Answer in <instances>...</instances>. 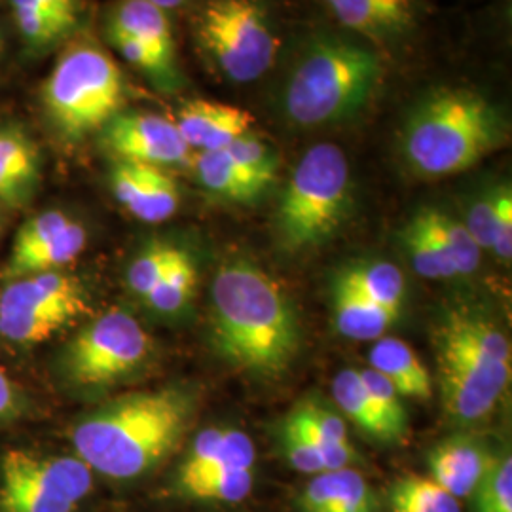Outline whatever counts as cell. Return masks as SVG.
Here are the masks:
<instances>
[{"mask_svg": "<svg viewBox=\"0 0 512 512\" xmlns=\"http://www.w3.org/2000/svg\"><path fill=\"white\" fill-rule=\"evenodd\" d=\"M211 342L234 368L262 378L281 376L300 349L291 298L255 264H224L211 285Z\"/></svg>", "mask_w": 512, "mask_h": 512, "instance_id": "1", "label": "cell"}, {"mask_svg": "<svg viewBox=\"0 0 512 512\" xmlns=\"http://www.w3.org/2000/svg\"><path fill=\"white\" fill-rule=\"evenodd\" d=\"M194 414V399L179 387L139 391L97 408L73 427L76 456L93 473L133 480L177 448Z\"/></svg>", "mask_w": 512, "mask_h": 512, "instance_id": "2", "label": "cell"}, {"mask_svg": "<svg viewBox=\"0 0 512 512\" xmlns=\"http://www.w3.org/2000/svg\"><path fill=\"white\" fill-rule=\"evenodd\" d=\"M503 139L505 120L492 101L467 88H440L408 116L404 160L421 177H448L471 169Z\"/></svg>", "mask_w": 512, "mask_h": 512, "instance_id": "3", "label": "cell"}, {"mask_svg": "<svg viewBox=\"0 0 512 512\" xmlns=\"http://www.w3.org/2000/svg\"><path fill=\"white\" fill-rule=\"evenodd\" d=\"M382 74V57L365 44L332 35L317 37L285 82V116L300 128L346 122L370 103Z\"/></svg>", "mask_w": 512, "mask_h": 512, "instance_id": "4", "label": "cell"}, {"mask_svg": "<svg viewBox=\"0 0 512 512\" xmlns=\"http://www.w3.org/2000/svg\"><path fill=\"white\" fill-rule=\"evenodd\" d=\"M126 78L116 61L93 42H78L57 59L42 86L46 124L63 143H80L99 133L124 110Z\"/></svg>", "mask_w": 512, "mask_h": 512, "instance_id": "5", "label": "cell"}, {"mask_svg": "<svg viewBox=\"0 0 512 512\" xmlns=\"http://www.w3.org/2000/svg\"><path fill=\"white\" fill-rule=\"evenodd\" d=\"M351 188L342 148L311 147L294 167L275 211L279 245L287 253H304L327 243L348 219Z\"/></svg>", "mask_w": 512, "mask_h": 512, "instance_id": "6", "label": "cell"}, {"mask_svg": "<svg viewBox=\"0 0 512 512\" xmlns=\"http://www.w3.org/2000/svg\"><path fill=\"white\" fill-rule=\"evenodd\" d=\"M203 52L228 80L255 82L274 65L279 40L258 0H211L196 27Z\"/></svg>", "mask_w": 512, "mask_h": 512, "instance_id": "7", "label": "cell"}, {"mask_svg": "<svg viewBox=\"0 0 512 512\" xmlns=\"http://www.w3.org/2000/svg\"><path fill=\"white\" fill-rule=\"evenodd\" d=\"M150 355V338L128 311L112 310L80 330L61 357V372L80 389H99L135 374Z\"/></svg>", "mask_w": 512, "mask_h": 512, "instance_id": "8", "label": "cell"}, {"mask_svg": "<svg viewBox=\"0 0 512 512\" xmlns=\"http://www.w3.org/2000/svg\"><path fill=\"white\" fill-rule=\"evenodd\" d=\"M88 311L82 283L61 272L10 279L0 294V336L18 346H35L67 329Z\"/></svg>", "mask_w": 512, "mask_h": 512, "instance_id": "9", "label": "cell"}, {"mask_svg": "<svg viewBox=\"0 0 512 512\" xmlns=\"http://www.w3.org/2000/svg\"><path fill=\"white\" fill-rule=\"evenodd\" d=\"M92 488L78 456L10 450L0 461V512H76Z\"/></svg>", "mask_w": 512, "mask_h": 512, "instance_id": "10", "label": "cell"}, {"mask_svg": "<svg viewBox=\"0 0 512 512\" xmlns=\"http://www.w3.org/2000/svg\"><path fill=\"white\" fill-rule=\"evenodd\" d=\"M437 363L446 410L461 423L490 416L511 384V365L482 359L444 338H439Z\"/></svg>", "mask_w": 512, "mask_h": 512, "instance_id": "11", "label": "cell"}, {"mask_svg": "<svg viewBox=\"0 0 512 512\" xmlns=\"http://www.w3.org/2000/svg\"><path fill=\"white\" fill-rule=\"evenodd\" d=\"M103 148L116 160L154 167L192 164V150L171 118L156 112L122 110L99 131Z\"/></svg>", "mask_w": 512, "mask_h": 512, "instance_id": "12", "label": "cell"}, {"mask_svg": "<svg viewBox=\"0 0 512 512\" xmlns=\"http://www.w3.org/2000/svg\"><path fill=\"white\" fill-rule=\"evenodd\" d=\"M110 188L118 203L135 219L148 224L169 220L181 205V190L167 169L116 160Z\"/></svg>", "mask_w": 512, "mask_h": 512, "instance_id": "13", "label": "cell"}, {"mask_svg": "<svg viewBox=\"0 0 512 512\" xmlns=\"http://www.w3.org/2000/svg\"><path fill=\"white\" fill-rule=\"evenodd\" d=\"M173 122L190 150L215 152L249 133L255 118L251 112L226 103L192 99L177 110Z\"/></svg>", "mask_w": 512, "mask_h": 512, "instance_id": "14", "label": "cell"}, {"mask_svg": "<svg viewBox=\"0 0 512 512\" xmlns=\"http://www.w3.org/2000/svg\"><path fill=\"white\" fill-rule=\"evenodd\" d=\"M495 456L473 437L458 435L442 440L429 456V476L456 499H465L475 494L476 488L490 473Z\"/></svg>", "mask_w": 512, "mask_h": 512, "instance_id": "15", "label": "cell"}, {"mask_svg": "<svg viewBox=\"0 0 512 512\" xmlns=\"http://www.w3.org/2000/svg\"><path fill=\"white\" fill-rule=\"evenodd\" d=\"M255 444L249 435L236 429H205L183 461L175 488H183L200 478L228 471V469H255Z\"/></svg>", "mask_w": 512, "mask_h": 512, "instance_id": "16", "label": "cell"}, {"mask_svg": "<svg viewBox=\"0 0 512 512\" xmlns=\"http://www.w3.org/2000/svg\"><path fill=\"white\" fill-rule=\"evenodd\" d=\"M325 4L344 27L374 42L406 37L416 23L414 0H325Z\"/></svg>", "mask_w": 512, "mask_h": 512, "instance_id": "17", "label": "cell"}, {"mask_svg": "<svg viewBox=\"0 0 512 512\" xmlns=\"http://www.w3.org/2000/svg\"><path fill=\"white\" fill-rule=\"evenodd\" d=\"M42 175L35 141L16 126L0 128V202L25 207L37 194Z\"/></svg>", "mask_w": 512, "mask_h": 512, "instance_id": "18", "label": "cell"}, {"mask_svg": "<svg viewBox=\"0 0 512 512\" xmlns=\"http://www.w3.org/2000/svg\"><path fill=\"white\" fill-rule=\"evenodd\" d=\"M302 512H378L374 490L359 471L346 467L313 476L298 495Z\"/></svg>", "mask_w": 512, "mask_h": 512, "instance_id": "19", "label": "cell"}, {"mask_svg": "<svg viewBox=\"0 0 512 512\" xmlns=\"http://www.w3.org/2000/svg\"><path fill=\"white\" fill-rule=\"evenodd\" d=\"M107 27L135 38L165 69L179 73L173 29L167 12L158 6L148 4L145 0H122L110 10Z\"/></svg>", "mask_w": 512, "mask_h": 512, "instance_id": "20", "label": "cell"}, {"mask_svg": "<svg viewBox=\"0 0 512 512\" xmlns=\"http://www.w3.org/2000/svg\"><path fill=\"white\" fill-rule=\"evenodd\" d=\"M370 368L382 374L401 397L427 401L433 393L427 366L403 340L380 338L370 351Z\"/></svg>", "mask_w": 512, "mask_h": 512, "instance_id": "21", "label": "cell"}, {"mask_svg": "<svg viewBox=\"0 0 512 512\" xmlns=\"http://www.w3.org/2000/svg\"><path fill=\"white\" fill-rule=\"evenodd\" d=\"M332 311H334V325L338 332L357 342L380 340L385 332L395 325L399 319L397 311L382 308L365 296L353 293L342 285L334 283L332 293Z\"/></svg>", "mask_w": 512, "mask_h": 512, "instance_id": "22", "label": "cell"}, {"mask_svg": "<svg viewBox=\"0 0 512 512\" xmlns=\"http://www.w3.org/2000/svg\"><path fill=\"white\" fill-rule=\"evenodd\" d=\"M88 234L86 228L71 219V222L59 230L55 236L40 243L27 255L8 258L4 268L6 279H18L25 275L42 274V272H59V268L74 262L86 249Z\"/></svg>", "mask_w": 512, "mask_h": 512, "instance_id": "23", "label": "cell"}, {"mask_svg": "<svg viewBox=\"0 0 512 512\" xmlns=\"http://www.w3.org/2000/svg\"><path fill=\"white\" fill-rule=\"evenodd\" d=\"M196 179L203 188L228 202L249 203L262 196L270 186L247 175L222 150L198 152L192 158Z\"/></svg>", "mask_w": 512, "mask_h": 512, "instance_id": "24", "label": "cell"}, {"mask_svg": "<svg viewBox=\"0 0 512 512\" xmlns=\"http://www.w3.org/2000/svg\"><path fill=\"white\" fill-rule=\"evenodd\" d=\"M336 285H342L353 293L365 296L366 300L401 313L406 283L404 275L391 262H359L351 264L336 277Z\"/></svg>", "mask_w": 512, "mask_h": 512, "instance_id": "25", "label": "cell"}, {"mask_svg": "<svg viewBox=\"0 0 512 512\" xmlns=\"http://www.w3.org/2000/svg\"><path fill=\"white\" fill-rule=\"evenodd\" d=\"M437 336L475 353L482 359L511 365L512 349L509 338L484 319L465 313H452L440 327Z\"/></svg>", "mask_w": 512, "mask_h": 512, "instance_id": "26", "label": "cell"}, {"mask_svg": "<svg viewBox=\"0 0 512 512\" xmlns=\"http://www.w3.org/2000/svg\"><path fill=\"white\" fill-rule=\"evenodd\" d=\"M332 397L340 410L353 421L365 435L384 442H393L382 416L370 401L359 370H342L332 382Z\"/></svg>", "mask_w": 512, "mask_h": 512, "instance_id": "27", "label": "cell"}, {"mask_svg": "<svg viewBox=\"0 0 512 512\" xmlns=\"http://www.w3.org/2000/svg\"><path fill=\"white\" fill-rule=\"evenodd\" d=\"M418 215L423 224L431 230V234L439 239L446 255L450 256L456 274L469 275L478 270L482 249L476 245L475 239L469 234L463 222L433 207L421 209Z\"/></svg>", "mask_w": 512, "mask_h": 512, "instance_id": "28", "label": "cell"}, {"mask_svg": "<svg viewBox=\"0 0 512 512\" xmlns=\"http://www.w3.org/2000/svg\"><path fill=\"white\" fill-rule=\"evenodd\" d=\"M391 512H461V503L431 476L410 475L389 488Z\"/></svg>", "mask_w": 512, "mask_h": 512, "instance_id": "29", "label": "cell"}, {"mask_svg": "<svg viewBox=\"0 0 512 512\" xmlns=\"http://www.w3.org/2000/svg\"><path fill=\"white\" fill-rule=\"evenodd\" d=\"M401 239H403L406 255L421 277L425 279L458 277L450 256L446 255L439 239L431 234V230L423 224L418 213L404 226Z\"/></svg>", "mask_w": 512, "mask_h": 512, "instance_id": "30", "label": "cell"}, {"mask_svg": "<svg viewBox=\"0 0 512 512\" xmlns=\"http://www.w3.org/2000/svg\"><path fill=\"white\" fill-rule=\"evenodd\" d=\"M19 37L33 54H44L69 31L50 14L42 0H10Z\"/></svg>", "mask_w": 512, "mask_h": 512, "instance_id": "31", "label": "cell"}, {"mask_svg": "<svg viewBox=\"0 0 512 512\" xmlns=\"http://www.w3.org/2000/svg\"><path fill=\"white\" fill-rule=\"evenodd\" d=\"M198 281V270L194 258L184 251L181 258L167 270L158 285L145 296L150 310L173 315L183 310L190 302Z\"/></svg>", "mask_w": 512, "mask_h": 512, "instance_id": "32", "label": "cell"}, {"mask_svg": "<svg viewBox=\"0 0 512 512\" xmlns=\"http://www.w3.org/2000/svg\"><path fill=\"white\" fill-rule=\"evenodd\" d=\"M255 469H228L190 482L177 492L196 501L239 503L253 492Z\"/></svg>", "mask_w": 512, "mask_h": 512, "instance_id": "33", "label": "cell"}, {"mask_svg": "<svg viewBox=\"0 0 512 512\" xmlns=\"http://www.w3.org/2000/svg\"><path fill=\"white\" fill-rule=\"evenodd\" d=\"M183 253L184 249L165 241L150 243L147 249H143L129 264V289L137 296L145 298Z\"/></svg>", "mask_w": 512, "mask_h": 512, "instance_id": "34", "label": "cell"}, {"mask_svg": "<svg viewBox=\"0 0 512 512\" xmlns=\"http://www.w3.org/2000/svg\"><path fill=\"white\" fill-rule=\"evenodd\" d=\"M222 152L256 181L266 186L274 183L279 167V154L270 143L256 137L251 131L241 135Z\"/></svg>", "mask_w": 512, "mask_h": 512, "instance_id": "35", "label": "cell"}, {"mask_svg": "<svg viewBox=\"0 0 512 512\" xmlns=\"http://www.w3.org/2000/svg\"><path fill=\"white\" fill-rule=\"evenodd\" d=\"M359 378L365 385L370 401L376 406L378 414L382 416L385 427L391 435V440L403 439L408 431V418H406L401 395L395 391L393 385L385 380L382 374H378L372 368L359 370Z\"/></svg>", "mask_w": 512, "mask_h": 512, "instance_id": "36", "label": "cell"}, {"mask_svg": "<svg viewBox=\"0 0 512 512\" xmlns=\"http://www.w3.org/2000/svg\"><path fill=\"white\" fill-rule=\"evenodd\" d=\"M109 42L116 48V52L122 55L129 65L147 74L150 82L162 90V92H175L181 86V74L173 73L165 69L164 65L148 52L145 46H141L135 38L129 37L118 29L107 27Z\"/></svg>", "mask_w": 512, "mask_h": 512, "instance_id": "37", "label": "cell"}, {"mask_svg": "<svg viewBox=\"0 0 512 512\" xmlns=\"http://www.w3.org/2000/svg\"><path fill=\"white\" fill-rule=\"evenodd\" d=\"M473 497V512H512V459L499 456Z\"/></svg>", "mask_w": 512, "mask_h": 512, "instance_id": "38", "label": "cell"}, {"mask_svg": "<svg viewBox=\"0 0 512 512\" xmlns=\"http://www.w3.org/2000/svg\"><path fill=\"white\" fill-rule=\"evenodd\" d=\"M69 222H71V217L63 211H57V209L44 211L37 217L27 220L19 228L18 236L14 239V247H12L10 258H18V256L31 253L33 249H37L40 243H44L46 239L55 236L59 230H63Z\"/></svg>", "mask_w": 512, "mask_h": 512, "instance_id": "39", "label": "cell"}, {"mask_svg": "<svg viewBox=\"0 0 512 512\" xmlns=\"http://www.w3.org/2000/svg\"><path fill=\"white\" fill-rule=\"evenodd\" d=\"M281 442H283L285 458L298 473L311 476L325 473L323 461L319 458L317 450L311 446L308 440L304 439V435L289 420L283 423Z\"/></svg>", "mask_w": 512, "mask_h": 512, "instance_id": "40", "label": "cell"}, {"mask_svg": "<svg viewBox=\"0 0 512 512\" xmlns=\"http://www.w3.org/2000/svg\"><path fill=\"white\" fill-rule=\"evenodd\" d=\"M492 251L501 260L512 256V192L511 186L495 188L494 228H492Z\"/></svg>", "mask_w": 512, "mask_h": 512, "instance_id": "41", "label": "cell"}, {"mask_svg": "<svg viewBox=\"0 0 512 512\" xmlns=\"http://www.w3.org/2000/svg\"><path fill=\"white\" fill-rule=\"evenodd\" d=\"M495 213V190L490 192L486 198L473 203L467 211L465 228L473 236L476 245L484 249H492V228H494Z\"/></svg>", "mask_w": 512, "mask_h": 512, "instance_id": "42", "label": "cell"}, {"mask_svg": "<svg viewBox=\"0 0 512 512\" xmlns=\"http://www.w3.org/2000/svg\"><path fill=\"white\" fill-rule=\"evenodd\" d=\"M23 410V399L18 387L8 378L4 368L0 366V423L18 418Z\"/></svg>", "mask_w": 512, "mask_h": 512, "instance_id": "43", "label": "cell"}, {"mask_svg": "<svg viewBox=\"0 0 512 512\" xmlns=\"http://www.w3.org/2000/svg\"><path fill=\"white\" fill-rule=\"evenodd\" d=\"M42 4L69 33L73 31L76 25V0H42Z\"/></svg>", "mask_w": 512, "mask_h": 512, "instance_id": "44", "label": "cell"}, {"mask_svg": "<svg viewBox=\"0 0 512 512\" xmlns=\"http://www.w3.org/2000/svg\"><path fill=\"white\" fill-rule=\"evenodd\" d=\"M145 2L158 6V8H160V10H164V12H169V10H175V8L183 6L186 0H145Z\"/></svg>", "mask_w": 512, "mask_h": 512, "instance_id": "45", "label": "cell"}]
</instances>
